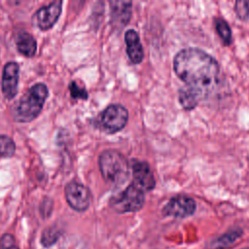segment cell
<instances>
[{"label": "cell", "mask_w": 249, "mask_h": 249, "mask_svg": "<svg viewBox=\"0 0 249 249\" xmlns=\"http://www.w3.org/2000/svg\"><path fill=\"white\" fill-rule=\"evenodd\" d=\"M173 68L186 86L196 89L203 96L215 86L220 72L217 60L197 48H186L178 52Z\"/></svg>", "instance_id": "cell-1"}, {"label": "cell", "mask_w": 249, "mask_h": 249, "mask_svg": "<svg viewBox=\"0 0 249 249\" xmlns=\"http://www.w3.org/2000/svg\"><path fill=\"white\" fill-rule=\"evenodd\" d=\"M98 163L102 177L108 183L122 185L128 178V161L116 150L103 151L99 156Z\"/></svg>", "instance_id": "cell-2"}, {"label": "cell", "mask_w": 249, "mask_h": 249, "mask_svg": "<svg viewBox=\"0 0 249 249\" xmlns=\"http://www.w3.org/2000/svg\"><path fill=\"white\" fill-rule=\"evenodd\" d=\"M47 96L48 89L44 84L34 85L15 106V120L19 123L34 120L41 112Z\"/></svg>", "instance_id": "cell-3"}, {"label": "cell", "mask_w": 249, "mask_h": 249, "mask_svg": "<svg viewBox=\"0 0 249 249\" xmlns=\"http://www.w3.org/2000/svg\"><path fill=\"white\" fill-rule=\"evenodd\" d=\"M145 202V192L132 182L120 195L110 201L113 209L119 213L136 212L140 210Z\"/></svg>", "instance_id": "cell-4"}, {"label": "cell", "mask_w": 249, "mask_h": 249, "mask_svg": "<svg viewBox=\"0 0 249 249\" xmlns=\"http://www.w3.org/2000/svg\"><path fill=\"white\" fill-rule=\"evenodd\" d=\"M128 120L127 110L121 104L109 105L98 118V125L107 133H115L123 129Z\"/></svg>", "instance_id": "cell-5"}, {"label": "cell", "mask_w": 249, "mask_h": 249, "mask_svg": "<svg viewBox=\"0 0 249 249\" xmlns=\"http://www.w3.org/2000/svg\"><path fill=\"white\" fill-rule=\"evenodd\" d=\"M65 198L72 209L82 212L89 208L91 195L85 185L72 181L65 187Z\"/></svg>", "instance_id": "cell-6"}, {"label": "cell", "mask_w": 249, "mask_h": 249, "mask_svg": "<svg viewBox=\"0 0 249 249\" xmlns=\"http://www.w3.org/2000/svg\"><path fill=\"white\" fill-rule=\"evenodd\" d=\"M196 201L192 197L180 195L172 197L165 204L162 209V213L165 216L174 218H186L193 215L196 211Z\"/></svg>", "instance_id": "cell-7"}, {"label": "cell", "mask_w": 249, "mask_h": 249, "mask_svg": "<svg viewBox=\"0 0 249 249\" xmlns=\"http://www.w3.org/2000/svg\"><path fill=\"white\" fill-rule=\"evenodd\" d=\"M19 67L17 62H8L2 75V91L7 99H12L18 92Z\"/></svg>", "instance_id": "cell-8"}, {"label": "cell", "mask_w": 249, "mask_h": 249, "mask_svg": "<svg viewBox=\"0 0 249 249\" xmlns=\"http://www.w3.org/2000/svg\"><path fill=\"white\" fill-rule=\"evenodd\" d=\"M132 183L144 192L154 189L156 181L150 165L145 161H136L132 164Z\"/></svg>", "instance_id": "cell-9"}, {"label": "cell", "mask_w": 249, "mask_h": 249, "mask_svg": "<svg viewBox=\"0 0 249 249\" xmlns=\"http://www.w3.org/2000/svg\"><path fill=\"white\" fill-rule=\"evenodd\" d=\"M62 1L57 0L50 3L47 6L42 7L36 13L37 24L42 30H48L52 28L57 21L61 13Z\"/></svg>", "instance_id": "cell-10"}, {"label": "cell", "mask_w": 249, "mask_h": 249, "mask_svg": "<svg viewBox=\"0 0 249 249\" xmlns=\"http://www.w3.org/2000/svg\"><path fill=\"white\" fill-rule=\"evenodd\" d=\"M124 41L126 44V53L130 61L135 64L140 63L144 57V51L138 33L133 29H129L125 32Z\"/></svg>", "instance_id": "cell-11"}, {"label": "cell", "mask_w": 249, "mask_h": 249, "mask_svg": "<svg viewBox=\"0 0 249 249\" xmlns=\"http://www.w3.org/2000/svg\"><path fill=\"white\" fill-rule=\"evenodd\" d=\"M111 19L114 24L124 26L125 25L131 16V2L130 1H111Z\"/></svg>", "instance_id": "cell-12"}, {"label": "cell", "mask_w": 249, "mask_h": 249, "mask_svg": "<svg viewBox=\"0 0 249 249\" xmlns=\"http://www.w3.org/2000/svg\"><path fill=\"white\" fill-rule=\"evenodd\" d=\"M202 97L203 95L198 90L188 86H184L179 90V101L185 110L194 109Z\"/></svg>", "instance_id": "cell-13"}, {"label": "cell", "mask_w": 249, "mask_h": 249, "mask_svg": "<svg viewBox=\"0 0 249 249\" xmlns=\"http://www.w3.org/2000/svg\"><path fill=\"white\" fill-rule=\"evenodd\" d=\"M18 51L25 56H33L37 50V44L32 35L26 32H20L16 40Z\"/></svg>", "instance_id": "cell-14"}, {"label": "cell", "mask_w": 249, "mask_h": 249, "mask_svg": "<svg viewBox=\"0 0 249 249\" xmlns=\"http://www.w3.org/2000/svg\"><path fill=\"white\" fill-rule=\"evenodd\" d=\"M241 234L242 231L240 229L231 230L218 238L213 239L209 246L211 249H227L231 246L241 236Z\"/></svg>", "instance_id": "cell-15"}, {"label": "cell", "mask_w": 249, "mask_h": 249, "mask_svg": "<svg viewBox=\"0 0 249 249\" xmlns=\"http://www.w3.org/2000/svg\"><path fill=\"white\" fill-rule=\"evenodd\" d=\"M215 28L224 44L230 45L231 42V31L228 22L223 18H217L215 19Z\"/></svg>", "instance_id": "cell-16"}, {"label": "cell", "mask_w": 249, "mask_h": 249, "mask_svg": "<svg viewBox=\"0 0 249 249\" xmlns=\"http://www.w3.org/2000/svg\"><path fill=\"white\" fill-rule=\"evenodd\" d=\"M16 151V145L12 138L6 135H0V156L9 158L14 155Z\"/></svg>", "instance_id": "cell-17"}, {"label": "cell", "mask_w": 249, "mask_h": 249, "mask_svg": "<svg viewBox=\"0 0 249 249\" xmlns=\"http://www.w3.org/2000/svg\"><path fill=\"white\" fill-rule=\"evenodd\" d=\"M59 235H60V232H59V231L56 228H54V227L48 228L42 233L41 243L45 247H50L54 242H56V240L58 239Z\"/></svg>", "instance_id": "cell-18"}, {"label": "cell", "mask_w": 249, "mask_h": 249, "mask_svg": "<svg viewBox=\"0 0 249 249\" xmlns=\"http://www.w3.org/2000/svg\"><path fill=\"white\" fill-rule=\"evenodd\" d=\"M234 12L238 18L246 20L249 18V1H236Z\"/></svg>", "instance_id": "cell-19"}, {"label": "cell", "mask_w": 249, "mask_h": 249, "mask_svg": "<svg viewBox=\"0 0 249 249\" xmlns=\"http://www.w3.org/2000/svg\"><path fill=\"white\" fill-rule=\"evenodd\" d=\"M69 90L71 93V96L73 98H78V99H87L88 98V92L85 88L80 87L76 82H71L69 85Z\"/></svg>", "instance_id": "cell-20"}, {"label": "cell", "mask_w": 249, "mask_h": 249, "mask_svg": "<svg viewBox=\"0 0 249 249\" xmlns=\"http://www.w3.org/2000/svg\"><path fill=\"white\" fill-rule=\"evenodd\" d=\"M0 249H18L15 245L14 236L11 234H4L0 240Z\"/></svg>", "instance_id": "cell-21"}, {"label": "cell", "mask_w": 249, "mask_h": 249, "mask_svg": "<svg viewBox=\"0 0 249 249\" xmlns=\"http://www.w3.org/2000/svg\"><path fill=\"white\" fill-rule=\"evenodd\" d=\"M244 249H249V248H244Z\"/></svg>", "instance_id": "cell-22"}]
</instances>
